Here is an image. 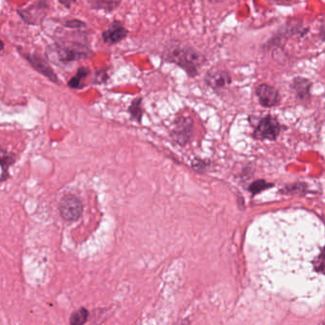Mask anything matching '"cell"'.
Instances as JSON below:
<instances>
[{
    "instance_id": "6da1fadb",
    "label": "cell",
    "mask_w": 325,
    "mask_h": 325,
    "mask_svg": "<svg viewBox=\"0 0 325 325\" xmlns=\"http://www.w3.org/2000/svg\"><path fill=\"white\" fill-rule=\"evenodd\" d=\"M164 57L171 63L177 64L189 75L195 76L206 58L193 47L186 45H170L166 49Z\"/></svg>"
},
{
    "instance_id": "7a4b0ae2",
    "label": "cell",
    "mask_w": 325,
    "mask_h": 325,
    "mask_svg": "<svg viewBox=\"0 0 325 325\" xmlns=\"http://www.w3.org/2000/svg\"><path fill=\"white\" fill-rule=\"evenodd\" d=\"M53 52L58 61L64 64L84 59L93 53L87 45L78 42L56 43Z\"/></svg>"
},
{
    "instance_id": "3957f363",
    "label": "cell",
    "mask_w": 325,
    "mask_h": 325,
    "mask_svg": "<svg viewBox=\"0 0 325 325\" xmlns=\"http://www.w3.org/2000/svg\"><path fill=\"white\" fill-rule=\"evenodd\" d=\"M59 212L64 220L74 221L81 217L83 213V205L76 196L68 194L60 201Z\"/></svg>"
},
{
    "instance_id": "277c9868",
    "label": "cell",
    "mask_w": 325,
    "mask_h": 325,
    "mask_svg": "<svg viewBox=\"0 0 325 325\" xmlns=\"http://www.w3.org/2000/svg\"><path fill=\"white\" fill-rule=\"evenodd\" d=\"M281 127L276 119L271 116L263 118L257 126L254 136L260 140H275L279 135Z\"/></svg>"
},
{
    "instance_id": "5b68a950",
    "label": "cell",
    "mask_w": 325,
    "mask_h": 325,
    "mask_svg": "<svg viewBox=\"0 0 325 325\" xmlns=\"http://www.w3.org/2000/svg\"><path fill=\"white\" fill-rule=\"evenodd\" d=\"M22 56L28 61V63L32 66V68L38 72L39 74L46 76L48 79L53 81L54 83H58V78L56 74H54L51 66L47 63L40 56L32 53H25L20 52Z\"/></svg>"
},
{
    "instance_id": "8992f818",
    "label": "cell",
    "mask_w": 325,
    "mask_h": 325,
    "mask_svg": "<svg viewBox=\"0 0 325 325\" xmlns=\"http://www.w3.org/2000/svg\"><path fill=\"white\" fill-rule=\"evenodd\" d=\"M128 35V30L120 21H113L104 32L102 39L108 45H114L123 41Z\"/></svg>"
},
{
    "instance_id": "52a82bcc",
    "label": "cell",
    "mask_w": 325,
    "mask_h": 325,
    "mask_svg": "<svg viewBox=\"0 0 325 325\" xmlns=\"http://www.w3.org/2000/svg\"><path fill=\"white\" fill-rule=\"evenodd\" d=\"M192 136V121L189 118H180L172 131L173 139L180 145H186Z\"/></svg>"
},
{
    "instance_id": "ba28073f",
    "label": "cell",
    "mask_w": 325,
    "mask_h": 325,
    "mask_svg": "<svg viewBox=\"0 0 325 325\" xmlns=\"http://www.w3.org/2000/svg\"><path fill=\"white\" fill-rule=\"evenodd\" d=\"M48 8V5L46 1H40L35 4L32 5L30 8L23 10V11H18V13L20 14L23 20L26 21L28 24H37L38 21L42 20L43 15L45 14V9Z\"/></svg>"
},
{
    "instance_id": "9c48e42d",
    "label": "cell",
    "mask_w": 325,
    "mask_h": 325,
    "mask_svg": "<svg viewBox=\"0 0 325 325\" xmlns=\"http://www.w3.org/2000/svg\"><path fill=\"white\" fill-rule=\"evenodd\" d=\"M256 94L261 104L267 108L279 104L281 99L278 91L268 85H260L256 90Z\"/></svg>"
},
{
    "instance_id": "30bf717a",
    "label": "cell",
    "mask_w": 325,
    "mask_h": 325,
    "mask_svg": "<svg viewBox=\"0 0 325 325\" xmlns=\"http://www.w3.org/2000/svg\"><path fill=\"white\" fill-rule=\"evenodd\" d=\"M206 81L212 89L219 90L223 89L230 84L231 77L229 74L225 71L213 70L207 74Z\"/></svg>"
},
{
    "instance_id": "8fae6325",
    "label": "cell",
    "mask_w": 325,
    "mask_h": 325,
    "mask_svg": "<svg viewBox=\"0 0 325 325\" xmlns=\"http://www.w3.org/2000/svg\"><path fill=\"white\" fill-rule=\"evenodd\" d=\"M92 9L111 12L120 6L122 0H87Z\"/></svg>"
},
{
    "instance_id": "7c38bea8",
    "label": "cell",
    "mask_w": 325,
    "mask_h": 325,
    "mask_svg": "<svg viewBox=\"0 0 325 325\" xmlns=\"http://www.w3.org/2000/svg\"><path fill=\"white\" fill-rule=\"evenodd\" d=\"M292 87H293L295 92L297 93V95H299L301 98H303V99L309 98V91H310V87H311V82L308 79L303 78V77H297L294 79Z\"/></svg>"
},
{
    "instance_id": "4fadbf2b",
    "label": "cell",
    "mask_w": 325,
    "mask_h": 325,
    "mask_svg": "<svg viewBox=\"0 0 325 325\" xmlns=\"http://www.w3.org/2000/svg\"><path fill=\"white\" fill-rule=\"evenodd\" d=\"M90 73V71L87 68H80L76 74L74 75V77L69 81V86L73 89H78V88H82L83 86V82H84L85 78L88 76V74Z\"/></svg>"
},
{
    "instance_id": "5bb4252c",
    "label": "cell",
    "mask_w": 325,
    "mask_h": 325,
    "mask_svg": "<svg viewBox=\"0 0 325 325\" xmlns=\"http://www.w3.org/2000/svg\"><path fill=\"white\" fill-rule=\"evenodd\" d=\"M88 316H89L88 310H86L85 308H80L71 316L70 325H84L88 320Z\"/></svg>"
},
{
    "instance_id": "9a60e30c",
    "label": "cell",
    "mask_w": 325,
    "mask_h": 325,
    "mask_svg": "<svg viewBox=\"0 0 325 325\" xmlns=\"http://www.w3.org/2000/svg\"><path fill=\"white\" fill-rule=\"evenodd\" d=\"M270 187H272V185L267 184L264 181H257V182H255V183L252 184L251 187H250V189H249L251 190L254 194H257V193L261 192V191L267 189V188H270Z\"/></svg>"
},
{
    "instance_id": "2e32d148",
    "label": "cell",
    "mask_w": 325,
    "mask_h": 325,
    "mask_svg": "<svg viewBox=\"0 0 325 325\" xmlns=\"http://www.w3.org/2000/svg\"><path fill=\"white\" fill-rule=\"evenodd\" d=\"M63 26L68 29H81V28H85L87 25L84 21L79 19H70L64 22Z\"/></svg>"
},
{
    "instance_id": "e0dca14e",
    "label": "cell",
    "mask_w": 325,
    "mask_h": 325,
    "mask_svg": "<svg viewBox=\"0 0 325 325\" xmlns=\"http://www.w3.org/2000/svg\"><path fill=\"white\" fill-rule=\"evenodd\" d=\"M0 163L2 165L3 169L8 168V165L12 163V156L8 155L7 152L2 150L1 148H0Z\"/></svg>"
},
{
    "instance_id": "ac0fdd59",
    "label": "cell",
    "mask_w": 325,
    "mask_h": 325,
    "mask_svg": "<svg viewBox=\"0 0 325 325\" xmlns=\"http://www.w3.org/2000/svg\"><path fill=\"white\" fill-rule=\"evenodd\" d=\"M130 112L131 114L134 116L137 119H140L141 115H142V111H141V108H140V101L136 100L132 103V105L130 107Z\"/></svg>"
},
{
    "instance_id": "d6986e66",
    "label": "cell",
    "mask_w": 325,
    "mask_h": 325,
    "mask_svg": "<svg viewBox=\"0 0 325 325\" xmlns=\"http://www.w3.org/2000/svg\"><path fill=\"white\" fill-rule=\"evenodd\" d=\"M58 2H59L61 5H63L65 8L70 9V8L74 5V3L76 2V0H58Z\"/></svg>"
},
{
    "instance_id": "ffe728a7",
    "label": "cell",
    "mask_w": 325,
    "mask_h": 325,
    "mask_svg": "<svg viewBox=\"0 0 325 325\" xmlns=\"http://www.w3.org/2000/svg\"><path fill=\"white\" fill-rule=\"evenodd\" d=\"M276 4H282V5H287V4H292L296 0H270Z\"/></svg>"
},
{
    "instance_id": "44dd1931",
    "label": "cell",
    "mask_w": 325,
    "mask_h": 325,
    "mask_svg": "<svg viewBox=\"0 0 325 325\" xmlns=\"http://www.w3.org/2000/svg\"><path fill=\"white\" fill-rule=\"evenodd\" d=\"M320 36L322 37V40L325 41V21L323 23L321 30H320Z\"/></svg>"
},
{
    "instance_id": "7402d4cb",
    "label": "cell",
    "mask_w": 325,
    "mask_h": 325,
    "mask_svg": "<svg viewBox=\"0 0 325 325\" xmlns=\"http://www.w3.org/2000/svg\"><path fill=\"white\" fill-rule=\"evenodd\" d=\"M4 48H5V44L2 40H0V52H2L4 50Z\"/></svg>"
},
{
    "instance_id": "603a6c76",
    "label": "cell",
    "mask_w": 325,
    "mask_h": 325,
    "mask_svg": "<svg viewBox=\"0 0 325 325\" xmlns=\"http://www.w3.org/2000/svg\"><path fill=\"white\" fill-rule=\"evenodd\" d=\"M210 2H220L221 0H209Z\"/></svg>"
}]
</instances>
